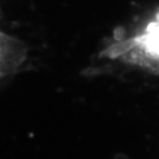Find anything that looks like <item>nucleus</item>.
<instances>
[{
  "label": "nucleus",
  "mask_w": 159,
  "mask_h": 159,
  "mask_svg": "<svg viewBox=\"0 0 159 159\" xmlns=\"http://www.w3.org/2000/svg\"><path fill=\"white\" fill-rule=\"evenodd\" d=\"M102 56L159 71V11L131 32L110 41Z\"/></svg>",
  "instance_id": "f257e3e1"
}]
</instances>
